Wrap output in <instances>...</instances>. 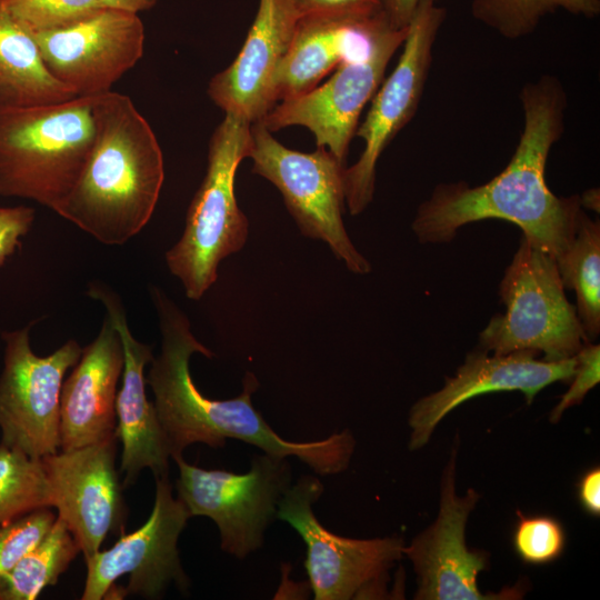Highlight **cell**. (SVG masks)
I'll return each mask as SVG.
<instances>
[{
	"mask_svg": "<svg viewBox=\"0 0 600 600\" xmlns=\"http://www.w3.org/2000/svg\"><path fill=\"white\" fill-rule=\"evenodd\" d=\"M520 102L523 129L507 167L477 187L437 184L412 221L420 242H449L468 223L499 219L517 224L530 243L556 260L568 249L582 212L580 196L558 197L544 178L550 150L564 130L567 93L557 77L542 74L522 87Z\"/></svg>",
	"mask_w": 600,
	"mask_h": 600,
	"instance_id": "cell-1",
	"label": "cell"
},
{
	"mask_svg": "<svg viewBox=\"0 0 600 600\" xmlns=\"http://www.w3.org/2000/svg\"><path fill=\"white\" fill-rule=\"evenodd\" d=\"M150 296L159 320L161 349L150 362L146 382L152 390L172 460L191 444L221 448L227 439H237L264 453L296 457L319 476L337 474L349 467L356 440L348 429L308 442L289 441L274 432L252 406L251 396L259 388L252 372H246L238 397H206L191 377L190 358L194 353L212 358L214 353L194 337L186 313L162 289L152 286Z\"/></svg>",
	"mask_w": 600,
	"mask_h": 600,
	"instance_id": "cell-2",
	"label": "cell"
},
{
	"mask_svg": "<svg viewBox=\"0 0 600 600\" xmlns=\"http://www.w3.org/2000/svg\"><path fill=\"white\" fill-rule=\"evenodd\" d=\"M94 133L86 163L54 212L107 246H121L151 219L164 180L158 139L131 98L92 97Z\"/></svg>",
	"mask_w": 600,
	"mask_h": 600,
	"instance_id": "cell-3",
	"label": "cell"
},
{
	"mask_svg": "<svg viewBox=\"0 0 600 600\" xmlns=\"http://www.w3.org/2000/svg\"><path fill=\"white\" fill-rule=\"evenodd\" d=\"M92 97L0 107V196L32 200L54 211L91 149Z\"/></svg>",
	"mask_w": 600,
	"mask_h": 600,
	"instance_id": "cell-4",
	"label": "cell"
},
{
	"mask_svg": "<svg viewBox=\"0 0 600 600\" xmlns=\"http://www.w3.org/2000/svg\"><path fill=\"white\" fill-rule=\"evenodd\" d=\"M251 124L224 113L210 138L206 176L188 208L183 232L166 252L170 272L191 300L203 297L217 281L220 262L247 242L249 222L238 206L234 181L249 156Z\"/></svg>",
	"mask_w": 600,
	"mask_h": 600,
	"instance_id": "cell-5",
	"label": "cell"
},
{
	"mask_svg": "<svg viewBox=\"0 0 600 600\" xmlns=\"http://www.w3.org/2000/svg\"><path fill=\"white\" fill-rule=\"evenodd\" d=\"M506 307L480 332V349L493 354L543 353L548 361L574 357L588 342L567 300L556 259L523 236L499 287Z\"/></svg>",
	"mask_w": 600,
	"mask_h": 600,
	"instance_id": "cell-6",
	"label": "cell"
},
{
	"mask_svg": "<svg viewBox=\"0 0 600 600\" xmlns=\"http://www.w3.org/2000/svg\"><path fill=\"white\" fill-rule=\"evenodd\" d=\"M252 172L280 191L301 233L321 240L353 273L367 274L370 262L351 242L342 220L346 204V163L329 150H292L273 138L261 123L251 124L249 156Z\"/></svg>",
	"mask_w": 600,
	"mask_h": 600,
	"instance_id": "cell-7",
	"label": "cell"
},
{
	"mask_svg": "<svg viewBox=\"0 0 600 600\" xmlns=\"http://www.w3.org/2000/svg\"><path fill=\"white\" fill-rule=\"evenodd\" d=\"M173 460L179 468L177 497L191 517L216 523L221 550L239 560L258 551L277 519L280 498L293 482L288 458L257 454L246 473L199 468L182 456Z\"/></svg>",
	"mask_w": 600,
	"mask_h": 600,
	"instance_id": "cell-8",
	"label": "cell"
},
{
	"mask_svg": "<svg viewBox=\"0 0 600 600\" xmlns=\"http://www.w3.org/2000/svg\"><path fill=\"white\" fill-rule=\"evenodd\" d=\"M324 492L321 480L303 474L278 502L277 518L306 544L304 567L316 600L373 598L386 591L388 571L403 556L398 537L352 539L329 531L313 512Z\"/></svg>",
	"mask_w": 600,
	"mask_h": 600,
	"instance_id": "cell-9",
	"label": "cell"
},
{
	"mask_svg": "<svg viewBox=\"0 0 600 600\" xmlns=\"http://www.w3.org/2000/svg\"><path fill=\"white\" fill-rule=\"evenodd\" d=\"M446 16V9L437 2L426 1L418 7L393 71L373 94L370 109L357 128L356 136L363 140L364 148L357 162L344 170L346 204L352 216L363 212L372 201L377 162L418 110Z\"/></svg>",
	"mask_w": 600,
	"mask_h": 600,
	"instance_id": "cell-10",
	"label": "cell"
},
{
	"mask_svg": "<svg viewBox=\"0 0 600 600\" xmlns=\"http://www.w3.org/2000/svg\"><path fill=\"white\" fill-rule=\"evenodd\" d=\"M31 326L1 332L0 430L2 443L41 459L60 449L61 388L82 348L70 339L53 353L39 357L30 344Z\"/></svg>",
	"mask_w": 600,
	"mask_h": 600,
	"instance_id": "cell-11",
	"label": "cell"
},
{
	"mask_svg": "<svg viewBox=\"0 0 600 600\" xmlns=\"http://www.w3.org/2000/svg\"><path fill=\"white\" fill-rule=\"evenodd\" d=\"M154 479L149 519L138 530L122 533L111 548L86 560L82 600L107 598L123 576H129L123 596L159 599L172 583L187 592L190 580L180 561L178 540L191 516L184 503L173 497L169 476Z\"/></svg>",
	"mask_w": 600,
	"mask_h": 600,
	"instance_id": "cell-12",
	"label": "cell"
},
{
	"mask_svg": "<svg viewBox=\"0 0 600 600\" xmlns=\"http://www.w3.org/2000/svg\"><path fill=\"white\" fill-rule=\"evenodd\" d=\"M407 29H391L368 57L342 62L323 84L278 102L258 122L272 133L290 126L304 127L313 133L317 147L346 163L361 112L381 84Z\"/></svg>",
	"mask_w": 600,
	"mask_h": 600,
	"instance_id": "cell-13",
	"label": "cell"
},
{
	"mask_svg": "<svg viewBox=\"0 0 600 600\" xmlns=\"http://www.w3.org/2000/svg\"><path fill=\"white\" fill-rule=\"evenodd\" d=\"M32 36L49 71L77 97L111 91L142 58L146 40L139 14L112 8H102L70 27Z\"/></svg>",
	"mask_w": 600,
	"mask_h": 600,
	"instance_id": "cell-14",
	"label": "cell"
},
{
	"mask_svg": "<svg viewBox=\"0 0 600 600\" xmlns=\"http://www.w3.org/2000/svg\"><path fill=\"white\" fill-rule=\"evenodd\" d=\"M117 433L97 443L41 458L52 507L78 542L84 561L109 533H123L127 508L116 469Z\"/></svg>",
	"mask_w": 600,
	"mask_h": 600,
	"instance_id": "cell-15",
	"label": "cell"
},
{
	"mask_svg": "<svg viewBox=\"0 0 600 600\" xmlns=\"http://www.w3.org/2000/svg\"><path fill=\"white\" fill-rule=\"evenodd\" d=\"M456 451L444 469L440 509L436 521L403 547L417 574L419 600L492 599L478 589V574L487 568L488 554L467 548L464 531L468 517L479 500L469 489L459 497L454 488Z\"/></svg>",
	"mask_w": 600,
	"mask_h": 600,
	"instance_id": "cell-16",
	"label": "cell"
},
{
	"mask_svg": "<svg viewBox=\"0 0 600 600\" xmlns=\"http://www.w3.org/2000/svg\"><path fill=\"white\" fill-rule=\"evenodd\" d=\"M534 351H514L489 356L480 349L469 353L454 377L444 386L418 400L409 412V448L428 443L438 423L461 403L486 393L521 391L531 403L539 391L557 381H570L576 371V356L560 361L537 359Z\"/></svg>",
	"mask_w": 600,
	"mask_h": 600,
	"instance_id": "cell-17",
	"label": "cell"
},
{
	"mask_svg": "<svg viewBox=\"0 0 600 600\" xmlns=\"http://www.w3.org/2000/svg\"><path fill=\"white\" fill-rule=\"evenodd\" d=\"M87 294L103 304L123 348L122 382L116 398V433L122 444L123 486L134 483L144 468H149L154 478L169 476L171 457L167 439L146 392L144 368L153 359L151 347L133 337L122 301L110 287L92 281Z\"/></svg>",
	"mask_w": 600,
	"mask_h": 600,
	"instance_id": "cell-18",
	"label": "cell"
},
{
	"mask_svg": "<svg viewBox=\"0 0 600 600\" xmlns=\"http://www.w3.org/2000/svg\"><path fill=\"white\" fill-rule=\"evenodd\" d=\"M297 21L288 0H259L240 52L208 86L209 98L224 113L254 123L277 104V74L290 48Z\"/></svg>",
	"mask_w": 600,
	"mask_h": 600,
	"instance_id": "cell-19",
	"label": "cell"
},
{
	"mask_svg": "<svg viewBox=\"0 0 600 600\" xmlns=\"http://www.w3.org/2000/svg\"><path fill=\"white\" fill-rule=\"evenodd\" d=\"M123 348L119 333L107 318L72 372L60 394V450L68 451L106 440L116 434L117 386L123 370Z\"/></svg>",
	"mask_w": 600,
	"mask_h": 600,
	"instance_id": "cell-20",
	"label": "cell"
},
{
	"mask_svg": "<svg viewBox=\"0 0 600 600\" xmlns=\"http://www.w3.org/2000/svg\"><path fill=\"white\" fill-rule=\"evenodd\" d=\"M391 29L383 11L367 17L298 19L278 70L277 103L310 91L342 62L368 57Z\"/></svg>",
	"mask_w": 600,
	"mask_h": 600,
	"instance_id": "cell-21",
	"label": "cell"
},
{
	"mask_svg": "<svg viewBox=\"0 0 600 600\" xmlns=\"http://www.w3.org/2000/svg\"><path fill=\"white\" fill-rule=\"evenodd\" d=\"M0 0V107H29L72 99L76 93L47 68L34 37Z\"/></svg>",
	"mask_w": 600,
	"mask_h": 600,
	"instance_id": "cell-22",
	"label": "cell"
},
{
	"mask_svg": "<svg viewBox=\"0 0 600 600\" xmlns=\"http://www.w3.org/2000/svg\"><path fill=\"white\" fill-rule=\"evenodd\" d=\"M566 289L573 290L577 316L589 340L600 332V223L582 210L574 237L556 260Z\"/></svg>",
	"mask_w": 600,
	"mask_h": 600,
	"instance_id": "cell-23",
	"label": "cell"
},
{
	"mask_svg": "<svg viewBox=\"0 0 600 600\" xmlns=\"http://www.w3.org/2000/svg\"><path fill=\"white\" fill-rule=\"evenodd\" d=\"M81 549L66 523L57 517L43 539L0 578V600H34L57 584Z\"/></svg>",
	"mask_w": 600,
	"mask_h": 600,
	"instance_id": "cell-24",
	"label": "cell"
},
{
	"mask_svg": "<svg viewBox=\"0 0 600 600\" xmlns=\"http://www.w3.org/2000/svg\"><path fill=\"white\" fill-rule=\"evenodd\" d=\"M564 11L594 18L600 0H471V16L508 40H518L536 31L549 14Z\"/></svg>",
	"mask_w": 600,
	"mask_h": 600,
	"instance_id": "cell-25",
	"label": "cell"
},
{
	"mask_svg": "<svg viewBox=\"0 0 600 600\" xmlns=\"http://www.w3.org/2000/svg\"><path fill=\"white\" fill-rule=\"evenodd\" d=\"M51 507L52 494L42 460L0 442V524Z\"/></svg>",
	"mask_w": 600,
	"mask_h": 600,
	"instance_id": "cell-26",
	"label": "cell"
},
{
	"mask_svg": "<svg viewBox=\"0 0 600 600\" xmlns=\"http://www.w3.org/2000/svg\"><path fill=\"white\" fill-rule=\"evenodd\" d=\"M8 7L32 34L70 27L104 8L100 0H9Z\"/></svg>",
	"mask_w": 600,
	"mask_h": 600,
	"instance_id": "cell-27",
	"label": "cell"
},
{
	"mask_svg": "<svg viewBox=\"0 0 600 600\" xmlns=\"http://www.w3.org/2000/svg\"><path fill=\"white\" fill-rule=\"evenodd\" d=\"M512 543L519 558L529 564H547L557 560L566 547L562 524L546 514L526 516L518 511Z\"/></svg>",
	"mask_w": 600,
	"mask_h": 600,
	"instance_id": "cell-28",
	"label": "cell"
},
{
	"mask_svg": "<svg viewBox=\"0 0 600 600\" xmlns=\"http://www.w3.org/2000/svg\"><path fill=\"white\" fill-rule=\"evenodd\" d=\"M56 519L50 508H41L0 524V578L43 539Z\"/></svg>",
	"mask_w": 600,
	"mask_h": 600,
	"instance_id": "cell-29",
	"label": "cell"
},
{
	"mask_svg": "<svg viewBox=\"0 0 600 600\" xmlns=\"http://www.w3.org/2000/svg\"><path fill=\"white\" fill-rule=\"evenodd\" d=\"M576 371L570 380L571 386L550 413V421L552 422L558 421L567 409L579 404L586 394L599 383V344L586 342L576 354Z\"/></svg>",
	"mask_w": 600,
	"mask_h": 600,
	"instance_id": "cell-30",
	"label": "cell"
},
{
	"mask_svg": "<svg viewBox=\"0 0 600 600\" xmlns=\"http://www.w3.org/2000/svg\"><path fill=\"white\" fill-rule=\"evenodd\" d=\"M298 19L309 17H367L383 11V0H288Z\"/></svg>",
	"mask_w": 600,
	"mask_h": 600,
	"instance_id": "cell-31",
	"label": "cell"
},
{
	"mask_svg": "<svg viewBox=\"0 0 600 600\" xmlns=\"http://www.w3.org/2000/svg\"><path fill=\"white\" fill-rule=\"evenodd\" d=\"M34 218V209L28 206L0 207V266L21 247Z\"/></svg>",
	"mask_w": 600,
	"mask_h": 600,
	"instance_id": "cell-32",
	"label": "cell"
},
{
	"mask_svg": "<svg viewBox=\"0 0 600 600\" xmlns=\"http://www.w3.org/2000/svg\"><path fill=\"white\" fill-rule=\"evenodd\" d=\"M578 499L582 509L590 516L600 514V469L594 467L586 471L578 484Z\"/></svg>",
	"mask_w": 600,
	"mask_h": 600,
	"instance_id": "cell-33",
	"label": "cell"
},
{
	"mask_svg": "<svg viewBox=\"0 0 600 600\" xmlns=\"http://www.w3.org/2000/svg\"><path fill=\"white\" fill-rule=\"evenodd\" d=\"M438 0H383V13L394 29L407 28L418 7L426 2Z\"/></svg>",
	"mask_w": 600,
	"mask_h": 600,
	"instance_id": "cell-34",
	"label": "cell"
},
{
	"mask_svg": "<svg viewBox=\"0 0 600 600\" xmlns=\"http://www.w3.org/2000/svg\"><path fill=\"white\" fill-rule=\"evenodd\" d=\"M104 8L119 9L139 14L156 6L158 0H100Z\"/></svg>",
	"mask_w": 600,
	"mask_h": 600,
	"instance_id": "cell-35",
	"label": "cell"
},
{
	"mask_svg": "<svg viewBox=\"0 0 600 600\" xmlns=\"http://www.w3.org/2000/svg\"><path fill=\"white\" fill-rule=\"evenodd\" d=\"M580 202L582 208L591 209L593 211L599 212V190L598 189H590L584 191L580 196Z\"/></svg>",
	"mask_w": 600,
	"mask_h": 600,
	"instance_id": "cell-36",
	"label": "cell"
}]
</instances>
